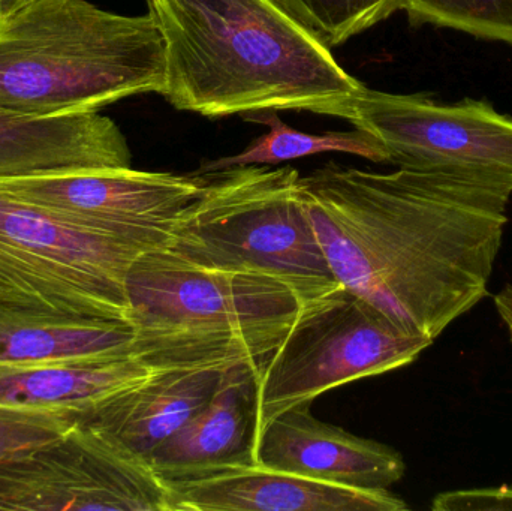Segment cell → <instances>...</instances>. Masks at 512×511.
<instances>
[{
  "label": "cell",
  "instance_id": "6da1fadb",
  "mask_svg": "<svg viewBox=\"0 0 512 511\" xmlns=\"http://www.w3.org/2000/svg\"><path fill=\"white\" fill-rule=\"evenodd\" d=\"M301 195L336 281L402 329L435 341L489 293L510 183L328 162Z\"/></svg>",
  "mask_w": 512,
  "mask_h": 511
},
{
  "label": "cell",
  "instance_id": "7a4b0ae2",
  "mask_svg": "<svg viewBox=\"0 0 512 511\" xmlns=\"http://www.w3.org/2000/svg\"><path fill=\"white\" fill-rule=\"evenodd\" d=\"M164 39L161 95L218 119L255 111L342 117L366 84L277 0H147Z\"/></svg>",
  "mask_w": 512,
  "mask_h": 511
},
{
  "label": "cell",
  "instance_id": "3957f363",
  "mask_svg": "<svg viewBox=\"0 0 512 511\" xmlns=\"http://www.w3.org/2000/svg\"><path fill=\"white\" fill-rule=\"evenodd\" d=\"M132 356L158 371H261L288 335L303 299L280 279L219 266L174 243L143 252L126 276Z\"/></svg>",
  "mask_w": 512,
  "mask_h": 511
},
{
  "label": "cell",
  "instance_id": "277c9868",
  "mask_svg": "<svg viewBox=\"0 0 512 511\" xmlns=\"http://www.w3.org/2000/svg\"><path fill=\"white\" fill-rule=\"evenodd\" d=\"M165 47L155 18L89 0H33L0 20V108L27 116L96 113L159 93Z\"/></svg>",
  "mask_w": 512,
  "mask_h": 511
},
{
  "label": "cell",
  "instance_id": "5b68a950",
  "mask_svg": "<svg viewBox=\"0 0 512 511\" xmlns=\"http://www.w3.org/2000/svg\"><path fill=\"white\" fill-rule=\"evenodd\" d=\"M206 174L171 243L210 263L273 276L307 300L334 290L295 168L245 165Z\"/></svg>",
  "mask_w": 512,
  "mask_h": 511
},
{
  "label": "cell",
  "instance_id": "8992f818",
  "mask_svg": "<svg viewBox=\"0 0 512 511\" xmlns=\"http://www.w3.org/2000/svg\"><path fill=\"white\" fill-rule=\"evenodd\" d=\"M146 251L0 189V308L128 321L126 276Z\"/></svg>",
  "mask_w": 512,
  "mask_h": 511
},
{
  "label": "cell",
  "instance_id": "52a82bcc",
  "mask_svg": "<svg viewBox=\"0 0 512 511\" xmlns=\"http://www.w3.org/2000/svg\"><path fill=\"white\" fill-rule=\"evenodd\" d=\"M432 344L433 339L397 326L342 284L307 300L259 371L258 432L289 408L411 365Z\"/></svg>",
  "mask_w": 512,
  "mask_h": 511
},
{
  "label": "cell",
  "instance_id": "ba28073f",
  "mask_svg": "<svg viewBox=\"0 0 512 511\" xmlns=\"http://www.w3.org/2000/svg\"><path fill=\"white\" fill-rule=\"evenodd\" d=\"M0 510L174 511L167 482L147 459L81 422L38 449L0 459Z\"/></svg>",
  "mask_w": 512,
  "mask_h": 511
},
{
  "label": "cell",
  "instance_id": "9c48e42d",
  "mask_svg": "<svg viewBox=\"0 0 512 511\" xmlns=\"http://www.w3.org/2000/svg\"><path fill=\"white\" fill-rule=\"evenodd\" d=\"M345 119L381 141L387 164L512 185V119L484 99L444 104L366 86Z\"/></svg>",
  "mask_w": 512,
  "mask_h": 511
},
{
  "label": "cell",
  "instance_id": "30bf717a",
  "mask_svg": "<svg viewBox=\"0 0 512 511\" xmlns=\"http://www.w3.org/2000/svg\"><path fill=\"white\" fill-rule=\"evenodd\" d=\"M206 174L75 171L0 179V189L95 233L156 249L203 192Z\"/></svg>",
  "mask_w": 512,
  "mask_h": 511
},
{
  "label": "cell",
  "instance_id": "8fae6325",
  "mask_svg": "<svg viewBox=\"0 0 512 511\" xmlns=\"http://www.w3.org/2000/svg\"><path fill=\"white\" fill-rule=\"evenodd\" d=\"M255 465L349 488L390 489L405 476L402 455L321 422L310 404L268 420L255 441Z\"/></svg>",
  "mask_w": 512,
  "mask_h": 511
},
{
  "label": "cell",
  "instance_id": "7c38bea8",
  "mask_svg": "<svg viewBox=\"0 0 512 511\" xmlns=\"http://www.w3.org/2000/svg\"><path fill=\"white\" fill-rule=\"evenodd\" d=\"M174 511H402L390 489H357L251 467L167 482Z\"/></svg>",
  "mask_w": 512,
  "mask_h": 511
},
{
  "label": "cell",
  "instance_id": "4fadbf2b",
  "mask_svg": "<svg viewBox=\"0 0 512 511\" xmlns=\"http://www.w3.org/2000/svg\"><path fill=\"white\" fill-rule=\"evenodd\" d=\"M258 369L228 368L209 404L149 456L165 482L201 479L255 465Z\"/></svg>",
  "mask_w": 512,
  "mask_h": 511
},
{
  "label": "cell",
  "instance_id": "5bb4252c",
  "mask_svg": "<svg viewBox=\"0 0 512 511\" xmlns=\"http://www.w3.org/2000/svg\"><path fill=\"white\" fill-rule=\"evenodd\" d=\"M131 164L125 135L99 111L38 117L0 108V179L122 170Z\"/></svg>",
  "mask_w": 512,
  "mask_h": 511
},
{
  "label": "cell",
  "instance_id": "9a60e30c",
  "mask_svg": "<svg viewBox=\"0 0 512 511\" xmlns=\"http://www.w3.org/2000/svg\"><path fill=\"white\" fill-rule=\"evenodd\" d=\"M227 369L158 371L138 386L78 413V422L101 429L141 458L149 459L209 404Z\"/></svg>",
  "mask_w": 512,
  "mask_h": 511
},
{
  "label": "cell",
  "instance_id": "2e32d148",
  "mask_svg": "<svg viewBox=\"0 0 512 511\" xmlns=\"http://www.w3.org/2000/svg\"><path fill=\"white\" fill-rule=\"evenodd\" d=\"M156 372L134 356L0 363V405L83 413Z\"/></svg>",
  "mask_w": 512,
  "mask_h": 511
},
{
  "label": "cell",
  "instance_id": "e0dca14e",
  "mask_svg": "<svg viewBox=\"0 0 512 511\" xmlns=\"http://www.w3.org/2000/svg\"><path fill=\"white\" fill-rule=\"evenodd\" d=\"M128 321L0 308V363L132 356Z\"/></svg>",
  "mask_w": 512,
  "mask_h": 511
},
{
  "label": "cell",
  "instance_id": "ac0fdd59",
  "mask_svg": "<svg viewBox=\"0 0 512 511\" xmlns=\"http://www.w3.org/2000/svg\"><path fill=\"white\" fill-rule=\"evenodd\" d=\"M242 117L246 122L267 126L268 131L256 138L254 143L239 155L204 162L197 173H212L245 165H274L330 152L349 153L376 164H387L388 161L387 152L381 141L363 129L309 134L286 125L277 111H255L243 114Z\"/></svg>",
  "mask_w": 512,
  "mask_h": 511
},
{
  "label": "cell",
  "instance_id": "d6986e66",
  "mask_svg": "<svg viewBox=\"0 0 512 511\" xmlns=\"http://www.w3.org/2000/svg\"><path fill=\"white\" fill-rule=\"evenodd\" d=\"M414 26L433 24L512 47V0H399Z\"/></svg>",
  "mask_w": 512,
  "mask_h": 511
},
{
  "label": "cell",
  "instance_id": "ffe728a7",
  "mask_svg": "<svg viewBox=\"0 0 512 511\" xmlns=\"http://www.w3.org/2000/svg\"><path fill=\"white\" fill-rule=\"evenodd\" d=\"M328 48L366 32L399 11V0H277Z\"/></svg>",
  "mask_w": 512,
  "mask_h": 511
},
{
  "label": "cell",
  "instance_id": "44dd1931",
  "mask_svg": "<svg viewBox=\"0 0 512 511\" xmlns=\"http://www.w3.org/2000/svg\"><path fill=\"white\" fill-rule=\"evenodd\" d=\"M77 422V411L69 408L0 405V459L15 458L51 443Z\"/></svg>",
  "mask_w": 512,
  "mask_h": 511
},
{
  "label": "cell",
  "instance_id": "7402d4cb",
  "mask_svg": "<svg viewBox=\"0 0 512 511\" xmlns=\"http://www.w3.org/2000/svg\"><path fill=\"white\" fill-rule=\"evenodd\" d=\"M435 511H504L512 510V488L462 489L439 494L433 500Z\"/></svg>",
  "mask_w": 512,
  "mask_h": 511
},
{
  "label": "cell",
  "instance_id": "603a6c76",
  "mask_svg": "<svg viewBox=\"0 0 512 511\" xmlns=\"http://www.w3.org/2000/svg\"><path fill=\"white\" fill-rule=\"evenodd\" d=\"M495 306L512 342V285H507L496 294Z\"/></svg>",
  "mask_w": 512,
  "mask_h": 511
},
{
  "label": "cell",
  "instance_id": "cb8c5ba5",
  "mask_svg": "<svg viewBox=\"0 0 512 511\" xmlns=\"http://www.w3.org/2000/svg\"><path fill=\"white\" fill-rule=\"evenodd\" d=\"M33 0H0V20L20 11Z\"/></svg>",
  "mask_w": 512,
  "mask_h": 511
}]
</instances>
